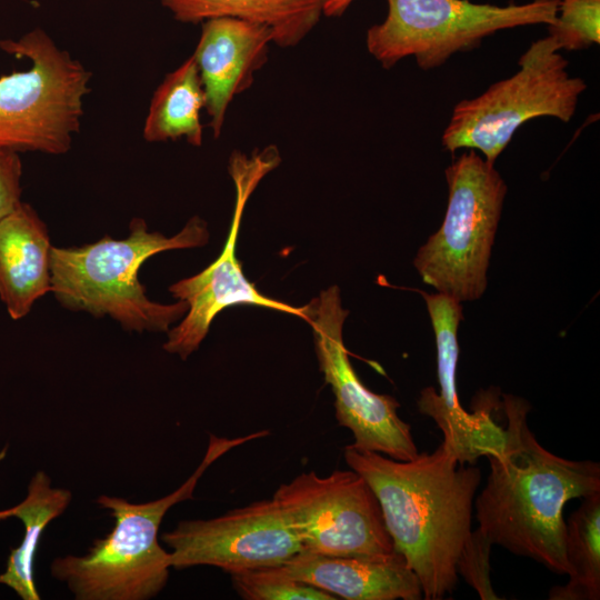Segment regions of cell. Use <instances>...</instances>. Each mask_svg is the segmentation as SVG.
<instances>
[{
    "instance_id": "4",
    "label": "cell",
    "mask_w": 600,
    "mask_h": 600,
    "mask_svg": "<svg viewBox=\"0 0 600 600\" xmlns=\"http://www.w3.org/2000/svg\"><path fill=\"white\" fill-rule=\"evenodd\" d=\"M261 430L228 439L210 434L206 454L194 472L173 492L160 499L133 503L99 496L97 503L114 518L113 529L94 541L84 556L56 558L51 574L64 582L78 600H147L156 597L169 578L170 552L158 533L168 510L192 499L204 471L221 456L244 442L266 437Z\"/></svg>"
},
{
    "instance_id": "10",
    "label": "cell",
    "mask_w": 600,
    "mask_h": 600,
    "mask_svg": "<svg viewBox=\"0 0 600 600\" xmlns=\"http://www.w3.org/2000/svg\"><path fill=\"white\" fill-rule=\"evenodd\" d=\"M281 162L273 146L254 150L251 154L233 151L228 171L236 187V203L227 240L219 257L196 276L182 279L169 291L178 301H184L188 310L181 322L168 331L163 349L186 360L206 338L209 328L222 310L234 304H253L293 314L308 322L310 303L294 307L259 292L250 282L236 254L244 207L259 182Z\"/></svg>"
},
{
    "instance_id": "25",
    "label": "cell",
    "mask_w": 600,
    "mask_h": 600,
    "mask_svg": "<svg viewBox=\"0 0 600 600\" xmlns=\"http://www.w3.org/2000/svg\"><path fill=\"white\" fill-rule=\"evenodd\" d=\"M353 0H323V14L327 17L342 16Z\"/></svg>"
},
{
    "instance_id": "2",
    "label": "cell",
    "mask_w": 600,
    "mask_h": 600,
    "mask_svg": "<svg viewBox=\"0 0 600 600\" xmlns=\"http://www.w3.org/2000/svg\"><path fill=\"white\" fill-rule=\"evenodd\" d=\"M503 444L486 458L487 483L474 502L476 518L492 544L569 574L564 553L568 501L600 491L599 462L576 461L542 447L528 427L530 404L503 396Z\"/></svg>"
},
{
    "instance_id": "13",
    "label": "cell",
    "mask_w": 600,
    "mask_h": 600,
    "mask_svg": "<svg viewBox=\"0 0 600 600\" xmlns=\"http://www.w3.org/2000/svg\"><path fill=\"white\" fill-rule=\"evenodd\" d=\"M422 294L430 316L437 348V371L440 392L427 387L417 401L420 413L431 418L443 434V443L460 464L476 463L499 449L504 441V428L491 417V392L479 393L474 411L468 412L459 401L457 364L458 328L463 320L461 302L443 293Z\"/></svg>"
},
{
    "instance_id": "11",
    "label": "cell",
    "mask_w": 600,
    "mask_h": 600,
    "mask_svg": "<svg viewBox=\"0 0 600 600\" xmlns=\"http://www.w3.org/2000/svg\"><path fill=\"white\" fill-rule=\"evenodd\" d=\"M316 353L326 382L334 396L336 418L353 436L351 448L409 461L418 456L411 427L398 414L400 403L388 394L369 390L356 373L342 338L349 311L340 291L331 286L310 302Z\"/></svg>"
},
{
    "instance_id": "24",
    "label": "cell",
    "mask_w": 600,
    "mask_h": 600,
    "mask_svg": "<svg viewBox=\"0 0 600 600\" xmlns=\"http://www.w3.org/2000/svg\"><path fill=\"white\" fill-rule=\"evenodd\" d=\"M21 176L22 163L19 152L0 147V220L22 202Z\"/></svg>"
},
{
    "instance_id": "15",
    "label": "cell",
    "mask_w": 600,
    "mask_h": 600,
    "mask_svg": "<svg viewBox=\"0 0 600 600\" xmlns=\"http://www.w3.org/2000/svg\"><path fill=\"white\" fill-rule=\"evenodd\" d=\"M281 569L290 577L347 600H420V582L396 550L379 557H331L301 551Z\"/></svg>"
},
{
    "instance_id": "12",
    "label": "cell",
    "mask_w": 600,
    "mask_h": 600,
    "mask_svg": "<svg viewBox=\"0 0 600 600\" xmlns=\"http://www.w3.org/2000/svg\"><path fill=\"white\" fill-rule=\"evenodd\" d=\"M161 539L177 570L212 566L231 573L279 566L303 551L273 499L208 520L180 521Z\"/></svg>"
},
{
    "instance_id": "17",
    "label": "cell",
    "mask_w": 600,
    "mask_h": 600,
    "mask_svg": "<svg viewBox=\"0 0 600 600\" xmlns=\"http://www.w3.org/2000/svg\"><path fill=\"white\" fill-rule=\"evenodd\" d=\"M183 23L212 18H236L270 29L272 42L281 48L299 44L319 23L323 0H159Z\"/></svg>"
},
{
    "instance_id": "20",
    "label": "cell",
    "mask_w": 600,
    "mask_h": 600,
    "mask_svg": "<svg viewBox=\"0 0 600 600\" xmlns=\"http://www.w3.org/2000/svg\"><path fill=\"white\" fill-rule=\"evenodd\" d=\"M564 553L569 581L549 592L551 600L600 599V491L583 497L566 522Z\"/></svg>"
},
{
    "instance_id": "8",
    "label": "cell",
    "mask_w": 600,
    "mask_h": 600,
    "mask_svg": "<svg viewBox=\"0 0 600 600\" xmlns=\"http://www.w3.org/2000/svg\"><path fill=\"white\" fill-rule=\"evenodd\" d=\"M388 13L367 31L369 53L386 69L413 56L423 70L437 68L453 53L472 50L503 29L551 24L558 0L496 6L470 0H387Z\"/></svg>"
},
{
    "instance_id": "18",
    "label": "cell",
    "mask_w": 600,
    "mask_h": 600,
    "mask_svg": "<svg viewBox=\"0 0 600 600\" xmlns=\"http://www.w3.org/2000/svg\"><path fill=\"white\" fill-rule=\"evenodd\" d=\"M72 499L71 491L52 486L44 471H37L29 482L27 497L12 507V517L24 526V536L8 558L0 583L11 588L23 600H39L34 582V558L46 527L64 512Z\"/></svg>"
},
{
    "instance_id": "1",
    "label": "cell",
    "mask_w": 600,
    "mask_h": 600,
    "mask_svg": "<svg viewBox=\"0 0 600 600\" xmlns=\"http://www.w3.org/2000/svg\"><path fill=\"white\" fill-rule=\"evenodd\" d=\"M344 460L370 486L393 548L416 573L427 600L458 583L457 561L471 532L477 467H464L442 442L409 461L347 446Z\"/></svg>"
},
{
    "instance_id": "7",
    "label": "cell",
    "mask_w": 600,
    "mask_h": 600,
    "mask_svg": "<svg viewBox=\"0 0 600 600\" xmlns=\"http://www.w3.org/2000/svg\"><path fill=\"white\" fill-rule=\"evenodd\" d=\"M518 63L519 71L510 78L456 104L442 134L444 149L479 150L494 164L524 122L542 116L571 120L587 84L568 73L557 43L549 36L532 42Z\"/></svg>"
},
{
    "instance_id": "26",
    "label": "cell",
    "mask_w": 600,
    "mask_h": 600,
    "mask_svg": "<svg viewBox=\"0 0 600 600\" xmlns=\"http://www.w3.org/2000/svg\"><path fill=\"white\" fill-rule=\"evenodd\" d=\"M10 517H12V508L6 509V510H0V520L7 519V518H10Z\"/></svg>"
},
{
    "instance_id": "23",
    "label": "cell",
    "mask_w": 600,
    "mask_h": 600,
    "mask_svg": "<svg viewBox=\"0 0 600 600\" xmlns=\"http://www.w3.org/2000/svg\"><path fill=\"white\" fill-rule=\"evenodd\" d=\"M493 544L479 530H471L458 561L457 572L472 587L482 600H498L490 580V550Z\"/></svg>"
},
{
    "instance_id": "22",
    "label": "cell",
    "mask_w": 600,
    "mask_h": 600,
    "mask_svg": "<svg viewBox=\"0 0 600 600\" xmlns=\"http://www.w3.org/2000/svg\"><path fill=\"white\" fill-rule=\"evenodd\" d=\"M559 50H582L600 42V0H558L557 16L548 26Z\"/></svg>"
},
{
    "instance_id": "16",
    "label": "cell",
    "mask_w": 600,
    "mask_h": 600,
    "mask_svg": "<svg viewBox=\"0 0 600 600\" xmlns=\"http://www.w3.org/2000/svg\"><path fill=\"white\" fill-rule=\"evenodd\" d=\"M50 238L34 209L21 202L0 220V298L14 320L51 291Z\"/></svg>"
},
{
    "instance_id": "3",
    "label": "cell",
    "mask_w": 600,
    "mask_h": 600,
    "mask_svg": "<svg viewBox=\"0 0 600 600\" xmlns=\"http://www.w3.org/2000/svg\"><path fill=\"white\" fill-rule=\"evenodd\" d=\"M208 240L207 223L199 217L191 218L173 237L151 232L143 219L134 218L124 239L104 237L81 247H52L51 292L64 308L109 316L127 330L169 331L186 314L188 304L150 300L139 270L159 252L198 248Z\"/></svg>"
},
{
    "instance_id": "5",
    "label": "cell",
    "mask_w": 600,
    "mask_h": 600,
    "mask_svg": "<svg viewBox=\"0 0 600 600\" xmlns=\"http://www.w3.org/2000/svg\"><path fill=\"white\" fill-rule=\"evenodd\" d=\"M0 48L30 67L0 77V147L66 153L80 129L91 73L40 28Z\"/></svg>"
},
{
    "instance_id": "6",
    "label": "cell",
    "mask_w": 600,
    "mask_h": 600,
    "mask_svg": "<svg viewBox=\"0 0 600 600\" xmlns=\"http://www.w3.org/2000/svg\"><path fill=\"white\" fill-rule=\"evenodd\" d=\"M449 188L442 224L413 260L423 282L459 302L481 298L507 184L494 164L473 149L447 169Z\"/></svg>"
},
{
    "instance_id": "19",
    "label": "cell",
    "mask_w": 600,
    "mask_h": 600,
    "mask_svg": "<svg viewBox=\"0 0 600 600\" xmlns=\"http://www.w3.org/2000/svg\"><path fill=\"white\" fill-rule=\"evenodd\" d=\"M204 104V91L191 56L168 73L156 89L144 120V140L184 139L191 146L200 147L203 140L200 113Z\"/></svg>"
},
{
    "instance_id": "9",
    "label": "cell",
    "mask_w": 600,
    "mask_h": 600,
    "mask_svg": "<svg viewBox=\"0 0 600 600\" xmlns=\"http://www.w3.org/2000/svg\"><path fill=\"white\" fill-rule=\"evenodd\" d=\"M303 551L331 557H379L394 551L382 511L354 470L320 477L302 472L273 493Z\"/></svg>"
},
{
    "instance_id": "14",
    "label": "cell",
    "mask_w": 600,
    "mask_h": 600,
    "mask_svg": "<svg viewBox=\"0 0 600 600\" xmlns=\"http://www.w3.org/2000/svg\"><path fill=\"white\" fill-rule=\"evenodd\" d=\"M270 43H273L272 33L262 24L228 17L201 23L192 57L214 139L221 136L232 100L250 88L254 73L267 62Z\"/></svg>"
},
{
    "instance_id": "21",
    "label": "cell",
    "mask_w": 600,
    "mask_h": 600,
    "mask_svg": "<svg viewBox=\"0 0 600 600\" xmlns=\"http://www.w3.org/2000/svg\"><path fill=\"white\" fill-rule=\"evenodd\" d=\"M236 591L247 600H334L337 597L288 576L279 566L229 573Z\"/></svg>"
}]
</instances>
